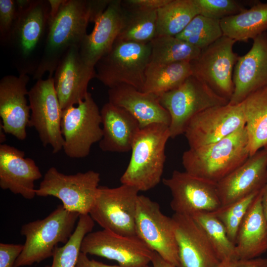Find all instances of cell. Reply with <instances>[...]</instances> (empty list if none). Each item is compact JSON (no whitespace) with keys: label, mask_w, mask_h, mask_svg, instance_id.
Here are the masks:
<instances>
[{"label":"cell","mask_w":267,"mask_h":267,"mask_svg":"<svg viewBox=\"0 0 267 267\" xmlns=\"http://www.w3.org/2000/svg\"><path fill=\"white\" fill-rule=\"evenodd\" d=\"M111 0H64L50 17L46 42L33 79H42L45 73L53 77L62 57L71 47L80 45L89 22H94Z\"/></svg>","instance_id":"cell-1"},{"label":"cell","mask_w":267,"mask_h":267,"mask_svg":"<svg viewBox=\"0 0 267 267\" xmlns=\"http://www.w3.org/2000/svg\"><path fill=\"white\" fill-rule=\"evenodd\" d=\"M18 10L6 46L19 75H33L40 64L46 42L50 5L48 0H31L27 7Z\"/></svg>","instance_id":"cell-2"},{"label":"cell","mask_w":267,"mask_h":267,"mask_svg":"<svg viewBox=\"0 0 267 267\" xmlns=\"http://www.w3.org/2000/svg\"><path fill=\"white\" fill-rule=\"evenodd\" d=\"M250 156L245 127L217 142L189 148L182 156L187 173L217 183Z\"/></svg>","instance_id":"cell-3"},{"label":"cell","mask_w":267,"mask_h":267,"mask_svg":"<svg viewBox=\"0 0 267 267\" xmlns=\"http://www.w3.org/2000/svg\"><path fill=\"white\" fill-rule=\"evenodd\" d=\"M171 138L169 126L153 124L140 129L132 146L126 170L121 177L122 184L139 191L150 190L160 182L166 161L165 147Z\"/></svg>","instance_id":"cell-4"},{"label":"cell","mask_w":267,"mask_h":267,"mask_svg":"<svg viewBox=\"0 0 267 267\" xmlns=\"http://www.w3.org/2000/svg\"><path fill=\"white\" fill-rule=\"evenodd\" d=\"M80 215L59 205L45 218L23 225L20 233L25 241L16 267L31 266L52 257L57 245L69 240Z\"/></svg>","instance_id":"cell-5"},{"label":"cell","mask_w":267,"mask_h":267,"mask_svg":"<svg viewBox=\"0 0 267 267\" xmlns=\"http://www.w3.org/2000/svg\"><path fill=\"white\" fill-rule=\"evenodd\" d=\"M151 50L150 42L116 40L110 50L96 64L95 78L109 89L125 85L142 91Z\"/></svg>","instance_id":"cell-6"},{"label":"cell","mask_w":267,"mask_h":267,"mask_svg":"<svg viewBox=\"0 0 267 267\" xmlns=\"http://www.w3.org/2000/svg\"><path fill=\"white\" fill-rule=\"evenodd\" d=\"M158 96L161 104L171 117L169 128L172 138L184 134L190 120L196 115L229 103L192 75L178 87Z\"/></svg>","instance_id":"cell-7"},{"label":"cell","mask_w":267,"mask_h":267,"mask_svg":"<svg viewBox=\"0 0 267 267\" xmlns=\"http://www.w3.org/2000/svg\"><path fill=\"white\" fill-rule=\"evenodd\" d=\"M99 181L100 174L92 170L67 175L52 167L44 174L36 194L56 197L68 211L89 214L97 196Z\"/></svg>","instance_id":"cell-8"},{"label":"cell","mask_w":267,"mask_h":267,"mask_svg":"<svg viewBox=\"0 0 267 267\" xmlns=\"http://www.w3.org/2000/svg\"><path fill=\"white\" fill-rule=\"evenodd\" d=\"M100 110L89 92L77 106L62 110L61 130L65 154L71 158L87 157L91 146L102 138Z\"/></svg>","instance_id":"cell-9"},{"label":"cell","mask_w":267,"mask_h":267,"mask_svg":"<svg viewBox=\"0 0 267 267\" xmlns=\"http://www.w3.org/2000/svg\"><path fill=\"white\" fill-rule=\"evenodd\" d=\"M138 192L135 187L126 184L115 188L99 186L89 215L104 229L125 236H136Z\"/></svg>","instance_id":"cell-10"},{"label":"cell","mask_w":267,"mask_h":267,"mask_svg":"<svg viewBox=\"0 0 267 267\" xmlns=\"http://www.w3.org/2000/svg\"><path fill=\"white\" fill-rule=\"evenodd\" d=\"M236 42L223 35L190 62L192 75L229 101L234 91L233 70L239 57L233 50Z\"/></svg>","instance_id":"cell-11"},{"label":"cell","mask_w":267,"mask_h":267,"mask_svg":"<svg viewBox=\"0 0 267 267\" xmlns=\"http://www.w3.org/2000/svg\"><path fill=\"white\" fill-rule=\"evenodd\" d=\"M31 114L28 127H34L43 145H49L53 153L63 149L64 140L61 123L62 110L53 77L37 80L28 94Z\"/></svg>","instance_id":"cell-12"},{"label":"cell","mask_w":267,"mask_h":267,"mask_svg":"<svg viewBox=\"0 0 267 267\" xmlns=\"http://www.w3.org/2000/svg\"><path fill=\"white\" fill-rule=\"evenodd\" d=\"M135 231L150 249L178 267V248L173 219L162 212L159 204L139 195L137 201Z\"/></svg>","instance_id":"cell-13"},{"label":"cell","mask_w":267,"mask_h":267,"mask_svg":"<svg viewBox=\"0 0 267 267\" xmlns=\"http://www.w3.org/2000/svg\"><path fill=\"white\" fill-rule=\"evenodd\" d=\"M81 252L115 261L121 267H146L154 254L137 236L123 235L104 229L87 234Z\"/></svg>","instance_id":"cell-14"},{"label":"cell","mask_w":267,"mask_h":267,"mask_svg":"<svg viewBox=\"0 0 267 267\" xmlns=\"http://www.w3.org/2000/svg\"><path fill=\"white\" fill-rule=\"evenodd\" d=\"M162 181L171 191L170 206L175 213L191 216L221 207L216 183L177 170Z\"/></svg>","instance_id":"cell-15"},{"label":"cell","mask_w":267,"mask_h":267,"mask_svg":"<svg viewBox=\"0 0 267 267\" xmlns=\"http://www.w3.org/2000/svg\"><path fill=\"white\" fill-rule=\"evenodd\" d=\"M241 103L216 106L194 116L184 134L189 148H196L220 141L245 127Z\"/></svg>","instance_id":"cell-16"},{"label":"cell","mask_w":267,"mask_h":267,"mask_svg":"<svg viewBox=\"0 0 267 267\" xmlns=\"http://www.w3.org/2000/svg\"><path fill=\"white\" fill-rule=\"evenodd\" d=\"M30 78L27 74L6 75L0 81V126L6 134L19 140L27 137L30 117L27 89Z\"/></svg>","instance_id":"cell-17"},{"label":"cell","mask_w":267,"mask_h":267,"mask_svg":"<svg viewBox=\"0 0 267 267\" xmlns=\"http://www.w3.org/2000/svg\"><path fill=\"white\" fill-rule=\"evenodd\" d=\"M178 267H217L221 261L200 226L188 215L174 213Z\"/></svg>","instance_id":"cell-18"},{"label":"cell","mask_w":267,"mask_h":267,"mask_svg":"<svg viewBox=\"0 0 267 267\" xmlns=\"http://www.w3.org/2000/svg\"><path fill=\"white\" fill-rule=\"evenodd\" d=\"M79 46L70 48L59 61L53 76L54 87L62 110L83 100L90 81L95 78L94 67L81 58Z\"/></svg>","instance_id":"cell-19"},{"label":"cell","mask_w":267,"mask_h":267,"mask_svg":"<svg viewBox=\"0 0 267 267\" xmlns=\"http://www.w3.org/2000/svg\"><path fill=\"white\" fill-rule=\"evenodd\" d=\"M267 182V150L262 149L217 183L221 207L259 192Z\"/></svg>","instance_id":"cell-20"},{"label":"cell","mask_w":267,"mask_h":267,"mask_svg":"<svg viewBox=\"0 0 267 267\" xmlns=\"http://www.w3.org/2000/svg\"><path fill=\"white\" fill-rule=\"evenodd\" d=\"M253 40L250 49L239 57L235 65L230 104H239L252 93L267 86V32Z\"/></svg>","instance_id":"cell-21"},{"label":"cell","mask_w":267,"mask_h":267,"mask_svg":"<svg viewBox=\"0 0 267 267\" xmlns=\"http://www.w3.org/2000/svg\"><path fill=\"white\" fill-rule=\"evenodd\" d=\"M42 177L35 161L25 153L6 144L0 145V187L27 199L36 194L35 182Z\"/></svg>","instance_id":"cell-22"},{"label":"cell","mask_w":267,"mask_h":267,"mask_svg":"<svg viewBox=\"0 0 267 267\" xmlns=\"http://www.w3.org/2000/svg\"><path fill=\"white\" fill-rule=\"evenodd\" d=\"M122 23V0H111L94 21L92 32L85 36L80 45V54L86 64L95 67L110 50L119 35Z\"/></svg>","instance_id":"cell-23"},{"label":"cell","mask_w":267,"mask_h":267,"mask_svg":"<svg viewBox=\"0 0 267 267\" xmlns=\"http://www.w3.org/2000/svg\"><path fill=\"white\" fill-rule=\"evenodd\" d=\"M108 94V102L130 113L137 120L141 128L153 124L169 127L170 115L161 104L158 95L125 85L109 89Z\"/></svg>","instance_id":"cell-24"},{"label":"cell","mask_w":267,"mask_h":267,"mask_svg":"<svg viewBox=\"0 0 267 267\" xmlns=\"http://www.w3.org/2000/svg\"><path fill=\"white\" fill-rule=\"evenodd\" d=\"M103 136L99 146L105 152L124 153L131 150L141 128L137 120L124 109L110 102L100 110Z\"/></svg>","instance_id":"cell-25"},{"label":"cell","mask_w":267,"mask_h":267,"mask_svg":"<svg viewBox=\"0 0 267 267\" xmlns=\"http://www.w3.org/2000/svg\"><path fill=\"white\" fill-rule=\"evenodd\" d=\"M262 189L254 199L239 227L235 242L237 259L258 258L267 251V222L262 209Z\"/></svg>","instance_id":"cell-26"},{"label":"cell","mask_w":267,"mask_h":267,"mask_svg":"<svg viewBox=\"0 0 267 267\" xmlns=\"http://www.w3.org/2000/svg\"><path fill=\"white\" fill-rule=\"evenodd\" d=\"M240 103L250 156L262 149L267 150V86L252 93Z\"/></svg>","instance_id":"cell-27"},{"label":"cell","mask_w":267,"mask_h":267,"mask_svg":"<svg viewBox=\"0 0 267 267\" xmlns=\"http://www.w3.org/2000/svg\"><path fill=\"white\" fill-rule=\"evenodd\" d=\"M223 35L236 42L253 40L267 30V2L256 0L249 8L220 20Z\"/></svg>","instance_id":"cell-28"},{"label":"cell","mask_w":267,"mask_h":267,"mask_svg":"<svg viewBox=\"0 0 267 267\" xmlns=\"http://www.w3.org/2000/svg\"><path fill=\"white\" fill-rule=\"evenodd\" d=\"M122 23L117 40L150 43L156 36L157 11L127 6L122 3Z\"/></svg>","instance_id":"cell-29"},{"label":"cell","mask_w":267,"mask_h":267,"mask_svg":"<svg viewBox=\"0 0 267 267\" xmlns=\"http://www.w3.org/2000/svg\"><path fill=\"white\" fill-rule=\"evenodd\" d=\"M191 75L189 62L165 65L149 64L142 91L160 95L178 87Z\"/></svg>","instance_id":"cell-30"},{"label":"cell","mask_w":267,"mask_h":267,"mask_svg":"<svg viewBox=\"0 0 267 267\" xmlns=\"http://www.w3.org/2000/svg\"><path fill=\"white\" fill-rule=\"evenodd\" d=\"M157 14L156 37L177 35L199 13L195 0H171Z\"/></svg>","instance_id":"cell-31"},{"label":"cell","mask_w":267,"mask_h":267,"mask_svg":"<svg viewBox=\"0 0 267 267\" xmlns=\"http://www.w3.org/2000/svg\"><path fill=\"white\" fill-rule=\"evenodd\" d=\"M149 64L165 65L190 62L199 55L201 50L175 36H157L151 42Z\"/></svg>","instance_id":"cell-32"},{"label":"cell","mask_w":267,"mask_h":267,"mask_svg":"<svg viewBox=\"0 0 267 267\" xmlns=\"http://www.w3.org/2000/svg\"><path fill=\"white\" fill-rule=\"evenodd\" d=\"M190 216L202 228L221 262L237 259L235 244L229 238L223 223L212 212H199Z\"/></svg>","instance_id":"cell-33"},{"label":"cell","mask_w":267,"mask_h":267,"mask_svg":"<svg viewBox=\"0 0 267 267\" xmlns=\"http://www.w3.org/2000/svg\"><path fill=\"white\" fill-rule=\"evenodd\" d=\"M94 221L89 214L80 215L77 226L69 240L62 247H57L50 266L46 267H76L85 236L92 231Z\"/></svg>","instance_id":"cell-34"},{"label":"cell","mask_w":267,"mask_h":267,"mask_svg":"<svg viewBox=\"0 0 267 267\" xmlns=\"http://www.w3.org/2000/svg\"><path fill=\"white\" fill-rule=\"evenodd\" d=\"M222 36L220 20L198 14L175 37L201 50Z\"/></svg>","instance_id":"cell-35"},{"label":"cell","mask_w":267,"mask_h":267,"mask_svg":"<svg viewBox=\"0 0 267 267\" xmlns=\"http://www.w3.org/2000/svg\"><path fill=\"white\" fill-rule=\"evenodd\" d=\"M259 192L251 194L228 205L221 207L212 212L223 223L229 238L235 244L240 225Z\"/></svg>","instance_id":"cell-36"},{"label":"cell","mask_w":267,"mask_h":267,"mask_svg":"<svg viewBox=\"0 0 267 267\" xmlns=\"http://www.w3.org/2000/svg\"><path fill=\"white\" fill-rule=\"evenodd\" d=\"M199 13L221 20L236 15L246 9L245 3L237 0H195Z\"/></svg>","instance_id":"cell-37"},{"label":"cell","mask_w":267,"mask_h":267,"mask_svg":"<svg viewBox=\"0 0 267 267\" xmlns=\"http://www.w3.org/2000/svg\"><path fill=\"white\" fill-rule=\"evenodd\" d=\"M19 13L16 0H0V41L7 45Z\"/></svg>","instance_id":"cell-38"},{"label":"cell","mask_w":267,"mask_h":267,"mask_svg":"<svg viewBox=\"0 0 267 267\" xmlns=\"http://www.w3.org/2000/svg\"><path fill=\"white\" fill-rule=\"evenodd\" d=\"M23 244L0 243V267H16V261L23 251Z\"/></svg>","instance_id":"cell-39"},{"label":"cell","mask_w":267,"mask_h":267,"mask_svg":"<svg viewBox=\"0 0 267 267\" xmlns=\"http://www.w3.org/2000/svg\"><path fill=\"white\" fill-rule=\"evenodd\" d=\"M217 267H267V259H230L221 262Z\"/></svg>","instance_id":"cell-40"},{"label":"cell","mask_w":267,"mask_h":267,"mask_svg":"<svg viewBox=\"0 0 267 267\" xmlns=\"http://www.w3.org/2000/svg\"><path fill=\"white\" fill-rule=\"evenodd\" d=\"M171 0H126L122 1L124 5L133 8L147 10L157 11L168 4Z\"/></svg>","instance_id":"cell-41"},{"label":"cell","mask_w":267,"mask_h":267,"mask_svg":"<svg viewBox=\"0 0 267 267\" xmlns=\"http://www.w3.org/2000/svg\"><path fill=\"white\" fill-rule=\"evenodd\" d=\"M76 267H121L119 266H111L97 261L93 259H90L88 255L81 252ZM146 267H152L147 266Z\"/></svg>","instance_id":"cell-42"},{"label":"cell","mask_w":267,"mask_h":267,"mask_svg":"<svg viewBox=\"0 0 267 267\" xmlns=\"http://www.w3.org/2000/svg\"><path fill=\"white\" fill-rule=\"evenodd\" d=\"M151 263L152 267H177L165 261L155 252H154Z\"/></svg>","instance_id":"cell-43"},{"label":"cell","mask_w":267,"mask_h":267,"mask_svg":"<svg viewBox=\"0 0 267 267\" xmlns=\"http://www.w3.org/2000/svg\"><path fill=\"white\" fill-rule=\"evenodd\" d=\"M262 205L264 215L267 222V182L262 189Z\"/></svg>","instance_id":"cell-44"},{"label":"cell","mask_w":267,"mask_h":267,"mask_svg":"<svg viewBox=\"0 0 267 267\" xmlns=\"http://www.w3.org/2000/svg\"><path fill=\"white\" fill-rule=\"evenodd\" d=\"M0 141L2 143L6 140V133L4 132V130L2 127L0 126Z\"/></svg>","instance_id":"cell-45"}]
</instances>
